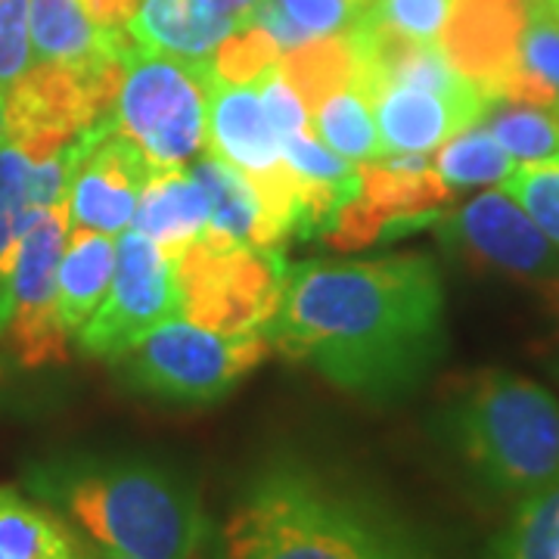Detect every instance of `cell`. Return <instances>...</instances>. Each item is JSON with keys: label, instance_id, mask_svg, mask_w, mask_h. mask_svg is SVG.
Instances as JSON below:
<instances>
[{"label": "cell", "instance_id": "6da1fadb", "mask_svg": "<svg viewBox=\"0 0 559 559\" xmlns=\"http://www.w3.org/2000/svg\"><path fill=\"white\" fill-rule=\"evenodd\" d=\"M267 340L364 401L414 392L444 352V286L429 255L301 261L286 271Z\"/></svg>", "mask_w": 559, "mask_h": 559}, {"label": "cell", "instance_id": "7a4b0ae2", "mask_svg": "<svg viewBox=\"0 0 559 559\" xmlns=\"http://www.w3.org/2000/svg\"><path fill=\"white\" fill-rule=\"evenodd\" d=\"M35 488L106 554L193 559L205 538V513L193 481L159 460L60 457L35 473Z\"/></svg>", "mask_w": 559, "mask_h": 559}, {"label": "cell", "instance_id": "3957f363", "mask_svg": "<svg viewBox=\"0 0 559 559\" xmlns=\"http://www.w3.org/2000/svg\"><path fill=\"white\" fill-rule=\"evenodd\" d=\"M436 439L485 495L522 500L559 479V401L513 370H479L441 399Z\"/></svg>", "mask_w": 559, "mask_h": 559}, {"label": "cell", "instance_id": "277c9868", "mask_svg": "<svg viewBox=\"0 0 559 559\" xmlns=\"http://www.w3.org/2000/svg\"><path fill=\"white\" fill-rule=\"evenodd\" d=\"M373 510L299 463H271L221 528V559H370Z\"/></svg>", "mask_w": 559, "mask_h": 559}, {"label": "cell", "instance_id": "5b68a950", "mask_svg": "<svg viewBox=\"0 0 559 559\" xmlns=\"http://www.w3.org/2000/svg\"><path fill=\"white\" fill-rule=\"evenodd\" d=\"M209 62L180 60L131 44L112 100L116 131L156 168H180L209 146Z\"/></svg>", "mask_w": 559, "mask_h": 559}, {"label": "cell", "instance_id": "8992f818", "mask_svg": "<svg viewBox=\"0 0 559 559\" xmlns=\"http://www.w3.org/2000/svg\"><path fill=\"white\" fill-rule=\"evenodd\" d=\"M271 348L264 330L218 333L178 318L153 330L112 364L121 385L134 395L175 407H205L227 399L264 364Z\"/></svg>", "mask_w": 559, "mask_h": 559}, {"label": "cell", "instance_id": "52a82bcc", "mask_svg": "<svg viewBox=\"0 0 559 559\" xmlns=\"http://www.w3.org/2000/svg\"><path fill=\"white\" fill-rule=\"evenodd\" d=\"M289 264L280 246H246L200 234L175 255L180 318L218 330H267Z\"/></svg>", "mask_w": 559, "mask_h": 559}, {"label": "cell", "instance_id": "ba28073f", "mask_svg": "<svg viewBox=\"0 0 559 559\" xmlns=\"http://www.w3.org/2000/svg\"><path fill=\"white\" fill-rule=\"evenodd\" d=\"M441 246L481 274L532 289L559 314V249L503 190L439 215Z\"/></svg>", "mask_w": 559, "mask_h": 559}, {"label": "cell", "instance_id": "9c48e42d", "mask_svg": "<svg viewBox=\"0 0 559 559\" xmlns=\"http://www.w3.org/2000/svg\"><path fill=\"white\" fill-rule=\"evenodd\" d=\"M69 193L28 218L16 246L7 286V323L0 340L20 367H47L66 360L69 333L57 314V274L69 240Z\"/></svg>", "mask_w": 559, "mask_h": 559}, {"label": "cell", "instance_id": "30bf717a", "mask_svg": "<svg viewBox=\"0 0 559 559\" xmlns=\"http://www.w3.org/2000/svg\"><path fill=\"white\" fill-rule=\"evenodd\" d=\"M178 318L175 255L131 227L116 240V271L97 311L79 330V348L87 358L112 364L153 330Z\"/></svg>", "mask_w": 559, "mask_h": 559}, {"label": "cell", "instance_id": "8fae6325", "mask_svg": "<svg viewBox=\"0 0 559 559\" xmlns=\"http://www.w3.org/2000/svg\"><path fill=\"white\" fill-rule=\"evenodd\" d=\"M119 81L121 62L97 69L35 62L7 87V138L22 143L35 159L57 153L106 116Z\"/></svg>", "mask_w": 559, "mask_h": 559}, {"label": "cell", "instance_id": "7c38bea8", "mask_svg": "<svg viewBox=\"0 0 559 559\" xmlns=\"http://www.w3.org/2000/svg\"><path fill=\"white\" fill-rule=\"evenodd\" d=\"M360 193L340 212L326 242L336 252H358L385 237L411 234L439 221L451 190L423 153H395L360 162Z\"/></svg>", "mask_w": 559, "mask_h": 559}, {"label": "cell", "instance_id": "4fadbf2b", "mask_svg": "<svg viewBox=\"0 0 559 559\" xmlns=\"http://www.w3.org/2000/svg\"><path fill=\"white\" fill-rule=\"evenodd\" d=\"M522 28L525 0H454L439 47L485 100H500L520 62Z\"/></svg>", "mask_w": 559, "mask_h": 559}, {"label": "cell", "instance_id": "5bb4252c", "mask_svg": "<svg viewBox=\"0 0 559 559\" xmlns=\"http://www.w3.org/2000/svg\"><path fill=\"white\" fill-rule=\"evenodd\" d=\"M156 165L112 128L79 162L69 183V218L75 227L121 234L138 209L140 193Z\"/></svg>", "mask_w": 559, "mask_h": 559}, {"label": "cell", "instance_id": "9a60e30c", "mask_svg": "<svg viewBox=\"0 0 559 559\" xmlns=\"http://www.w3.org/2000/svg\"><path fill=\"white\" fill-rule=\"evenodd\" d=\"M485 97H441L419 87H382L373 94V121L382 156L429 153L457 131L479 124Z\"/></svg>", "mask_w": 559, "mask_h": 559}, {"label": "cell", "instance_id": "2e32d148", "mask_svg": "<svg viewBox=\"0 0 559 559\" xmlns=\"http://www.w3.org/2000/svg\"><path fill=\"white\" fill-rule=\"evenodd\" d=\"M283 159L299 180V240L330 234L340 212L360 193V171L355 162L342 159L314 128L293 134L280 143Z\"/></svg>", "mask_w": 559, "mask_h": 559}, {"label": "cell", "instance_id": "e0dca14e", "mask_svg": "<svg viewBox=\"0 0 559 559\" xmlns=\"http://www.w3.org/2000/svg\"><path fill=\"white\" fill-rule=\"evenodd\" d=\"M240 22L221 13L212 0H140L124 32L143 50L180 60L209 62Z\"/></svg>", "mask_w": 559, "mask_h": 559}, {"label": "cell", "instance_id": "ac0fdd59", "mask_svg": "<svg viewBox=\"0 0 559 559\" xmlns=\"http://www.w3.org/2000/svg\"><path fill=\"white\" fill-rule=\"evenodd\" d=\"M28 32L35 62L72 69L121 62L134 44L128 32H103L94 25L81 0H28Z\"/></svg>", "mask_w": 559, "mask_h": 559}, {"label": "cell", "instance_id": "d6986e66", "mask_svg": "<svg viewBox=\"0 0 559 559\" xmlns=\"http://www.w3.org/2000/svg\"><path fill=\"white\" fill-rule=\"evenodd\" d=\"M131 227L159 242L171 255H178L187 242L205 234L209 200L190 168H156L140 193Z\"/></svg>", "mask_w": 559, "mask_h": 559}, {"label": "cell", "instance_id": "ffe728a7", "mask_svg": "<svg viewBox=\"0 0 559 559\" xmlns=\"http://www.w3.org/2000/svg\"><path fill=\"white\" fill-rule=\"evenodd\" d=\"M190 175L200 180L202 193L209 200V227L205 234L246 246H280L267 212L261 205L255 187L237 165L224 162L218 153L197 156Z\"/></svg>", "mask_w": 559, "mask_h": 559}, {"label": "cell", "instance_id": "44dd1931", "mask_svg": "<svg viewBox=\"0 0 559 559\" xmlns=\"http://www.w3.org/2000/svg\"><path fill=\"white\" fill-rule=\"evenodd\" d=\"M112 271H116L112 234L87 230V227L69 230L60 274H57V314L69 336H79L81 326L97 311V305L109 289Z\"/></svg>", "mask_w": 559, "mask_h": 559}, {"label": "cell", "instance_id": "7402d4cb", "mask_svg": "<svg viewBox=\"0 0 559 559\" xmlns=\"http://www.w3.org/2000/svg\"><path fill=\"white\" fill-rule=\"evenodd\" d=\"M91 547L60 513L0 485V559H94Z\"/></svg>", "mask_w": 559, "mask_h": 559}, {"label": "cell", "instance_id": "603a6c76", "mask_svg": "<svg viewBox=\"0 0 559 559\" xmlns=\"http://www.w3.org/2000/svg\"><path fill=\"white\" fill-rule=\"evenodd\" d=\"M277 69L280 75L289 81V87L299 94L308 116H314L320 103L326 100L330 94L342 91V87H348V84H364L367 87L355 32L305 40L299 47L280 53Z\"/></svg>", "mask_w": 559, "mask_h": 559}, {"label": "cell", "instance_id": "cb8c5ba5", "mask_svg": "<svg viewBox=\"0 0 559 559\" xmlns=\"http://www.w3.org/2000/svg\"><path fill=\"white\" fill-rule=\"evenodd\" d=\"M500 100L559 112V13L547 0H525L520 62Z\"/></svg>", "mask_w": 559, "mask_h": 559}, {"label": "cell", "instance_id": "d4e9b609", "mask_svg": "<svg viewBox=\"0 0 559 559\" xmlns=\"http://www.w3.org/2000/svg\"><path fill=\"white\" fill-rule=\"evenodd\" d=\"M314 134L348 162L380 159L382 146L373 121V103L364 84H348L314 109Z\"/></svg>", "mask_w": 559, "mask_h": 559}, {"label": "cell", "instance_id": "484cf974", "mask_svg": "<svg viewBox=\"0 0 559 559\" xmlns=\"http://www.w3.org/2000/svg\"><path fill=\"white\" fill-rule=\"evenodd\" d=\"M32 165L35 156L16 143V140H0V333L7 323V286L16 261V246H20L22 230L32 212Z\"/></svg>", "mask_w": 559, "mask_h": 559}, {"label": "cell", "instance_id": "4316f807", "mask_svg": "<svg viewBox=\"0 0 559 559\" xmlns=\"http://www.w3.org/2000/svg\"><path fill=\"white\" fill-rule=\"evenodd\" d=\"M432 165L451 193L466 190V187L500 183L516 168V162L507 156V150L491 138V131L485 124H469L454 138L444 140Z\"/></svg>", "mask_w": 559, "mask_h": 559}, {"label": "cell", "instance_id": "83f0119b", "mask_svg": "<svg viewBox=\"0 0 559 559\" xmlns=\"http://www.w3.org/2000/svg\"><path fill=\"white\" fill-rule=\"evenodd\" d=\"M488 559H559V479L516 500V513L495 538Z\"/></svg>", "mask_w": 559, "mask_h": 559}, {"label": "cell", "instance_id": "f1b7e54d", "mask_svg": "<svg viewBox=\"0 0 559 559\" xmlns=\"http://www.w3.org/2000/svg\"><path fill=\"white\" fill-rule=\"evenodd\" d=\"M481 119L510 159L544 162L559 156V112L554 109L491 100Z\"/></svg>", "mask_w": 559, "mask_h": 559}, {"label": "cell", "instance_id": "f546056e", "mask_svg": "<svg viewBox=\"0 0 559 559\" xmlns=\"http://www.w3.org/2000/svg\"><path fill=\"white\" fill-rule=\"evenodd\" d=\"M500 190L559 249V156L544 162H522L510 171V178L500 180Z\"/></svg>", "mask_w": 559, "mask_h": 559}, {"label": "cell", "instance_id": "4dcf8cb0", "mask_svg": "<svg viewBox=\"0 0 559 559\" xmlns=\"http://www.w3.org/2000/svg\"><path fill=\"white\" fill-rule=\"evenodd\" d=\"M277 60L280 47L267 38V32H261L252 22H242L240 28L212 53L209 66L218 81L249 84L259 79L261 72H267L271 66H277Z\"/></svg>", "mask_w": 559, "mask_h": 559}, {"label": "cell", "instance_id": "1f68e13d", "mask_svg": "<svg viewBox=\"0 0 559 559\" xmlns=\"http://www.w3.org/2000/svg\"><path fill=\"white\" fill-rule=\"evenodd\" d=\"M454 0H367L364 22H373L395 35L439 40Z\"/></svg>", "mask_w": 559, "mask_h": 559}, {"label": "cell", "instance_id": "d6a6232c", "mask_svg": "<svg viewBox=\"0 0 559 559\" xmlns=\"http://www.w3.org/2000/svg\"><path fill=\"white\" fill-rule=\"evenodd\" d=\"M311 38L345 35L364 20L367 0H274Z\"/></svg>", "mask_w": 559, "mask_h": 559}, {"label": "cell", "instance_id": "836d02e7", "mask_svg": "<svg viewBox=\"0 0 559 559\" xmlns=\"http://www.w3.org/2000/svg\"><path fill=\"white\" fill-rule=\"evenodd\" d=\"M35 66L32 32H28V0H0V87L10 84Z\"/></svg>", "mask_w": 559, "mask_h": 559}, {"label": "cell", "instance_id": "e575fe53", "mask_svg": "<svg viewBox=\"0 0 559 559\" xmlns=\"http://www.w3.org/2000/svg\"><path fill=\"white\" fill-rule=\"evenodd\" d=\"M370 559H432L429 550L411 538L401 525L385 522L373 510V538H370Z\"/></svg>", "mask_w": 559, "mask_h": 559}, {"label": "cell", "instance_id": "d590c367", "mask_svg": "<svg viewBox=\"0 0 559 559\" xmlns=\"http://www.w3.org/2000/svg\"><path fill=\"white\" fill-rule=\"evenodd\" d=\"M246 22H252V25H259L261 32H267V38L277 44L280 53H286V50L299 47V44H305V40H311V35L289 20L274 0H261L259 7L252 10V16H249Z\"/></svg>", "mask_w": 559, "mask_h": 559}, {"label": "cell", "instance_id": "8d00e7d4", "mask_svg": "<svg viewBox=\"0 0 559 559\" xmlns=\"http://www.w3.org/2000/svg\"><path fill=\"white\" fill-rule=\"evenodd\" d=\"M138 3L140 0H81L84 13L94 20V25H100L103 32H124Z\"/></svg>", "mask_w": 559, "mask_h": 559}, {"label": "cell", "instance_id": "74e56055", "mask_svg": "<svg viewBox=\"0 0 559 559\" xmlns=\"http://www.w3.org/2000/svg\"><path fill=\"white\" fill-rule=\"evenodd\" d=\"M215 7H218L221 13H227L230 20H237L242 25V22L252 16V10L259 7L261 0H212Z\"/></svg>", "mask_w": 559, "mask_h": 559}, {"label": "cell", "instance_id": "f35d334b", "mask_svg": "<svg viewBox=\"0 0 559 559\" xmlns=\"http://www.w3.org/2000/svg\"><path fill=\"white\" fill-rule=\"evenodd\" d=\"M0 140H7V91L0 87Z\"/></svg>", "mask_w": 559, "mask_h": 559}, {"label": "cell", "instance_id": "ab89813d", "mask_svg": "<svg viewBox=\"0 0 559 559\" xmlns=\"http://www.w3.org/2000/svg\"><path fill=\"white\" fill-rule=\"evenodd\" d=\"M94 559H131V557H119V554H106V550H97V557Z\"/></svg>", "mask_w": 559, "mask_h": 559}, {"label": "cell", "instance_id": "60d3db41", "mask_svg": "<svg viewBox=\"0 0 559 559\" xmlns=\"http://www.w3.org/2000/svg\"><path fill=\"white\" fill-rule=\"evenodd\" d=\"M547 3H550V7H554V10L559 13V0H547Z\"/></svg>", "mask_w": 559, "mask_h": 559}]
</instances>
